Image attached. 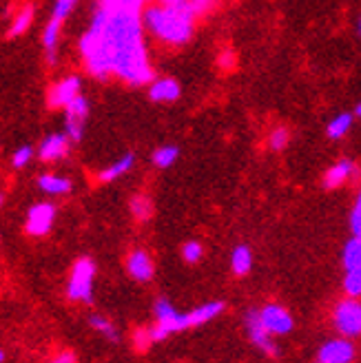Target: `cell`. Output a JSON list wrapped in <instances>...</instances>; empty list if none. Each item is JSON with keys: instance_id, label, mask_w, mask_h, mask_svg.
Wrapping results in <instances>:
<instances>
[{"instance_id": "cell-33", "label": "cell", "mask_w": 361, "mask_h": 363, "mask_svg": "<svg viewBox=\"0 0 361 363\" xmlns=\"http://www.w3.org/2000/svg\"><path fill=\"white\" fill-rule=\"evenodd\" d=\"M218 3H220V0H189V5H191V9L195 11L197 18L204 16V13H209Z\"/></svg>"}, {"instance_id": "cell-25", "label": "cell", "mask_w": 361, "mask_h": 363, "mask_svg": "<svg viewBox=\"0 0 361 363\" xmlns=\"http://www.w3.org/2000/svg\"><path fill=\"white\" fill-rule=\"evenodd\" d=\"M80 0H53V9H51V18L49 21H56V23H65L67 18L74 13V9L78 7Z\"/></svg>"}, {"instance_id": "cell-17", "label": "cell", "mask_w": 361, "mask_h": 363, "mask_svg": "<svg viewBox=\"0 0 361 363\" xmlns=\"http://www.w3.org/2000/svg\"><path fill=\"white\" fill-rule=\"evenodd\" d=\"M38 189L45 193V195H51V197H60V195H67L74 189L71 184V179L60 175V173H43L38 177Z\"/></svg>"}, {"instance_id": "cell-13", "label": "cell", "mask_w": 361, "mask_h": 363, "mask_svg": "<svg viewBox=\"0 0 361 363\" xmlns=\"http://www.w3.org/2000/svg\"><path fill=\"white\" fill-rule=\"evenodd\" d=\"M355 175H359V169L355 162L350 157H341L326 173H323V189H337L341 184H346V182L352 179Z\"/></svg>"}, {"instance_id": "cell-31", "label": "cell", "mask_w": 361, "mask_h": 363, "mask_svg": "<svg viewBox=\"0 0 361 363\" xmlns=\"http://www.w3.org/2000/svg\"><path fill=\"white\" fill-rule=\"evenodd\" d=\"M153 343V335H151V328H138L133 333V348L138 352H147Z\"/></svg>"}, {"instance_id": "cell-21", "label": "cell", "mask_w": 361, "mask_h": 363, "mask_svg": "<svg viewBox=\"0 0 361 363\" xmlns=\"http://www.w3.org/2000/svg\"><path fill=\"white\" fill-rule=\"evenodd\" d=\"M341 264H344L346 270L361 266V238H357V235H352L344 250H341Z\"/></svg>"}, {"instance_id": "cell-34", "label": "cell", "mask_w": 361, "mask_h": 363, "mask_svg": "<svg viewBox=\"0 0 361 363\" xmlns=\"http://www.w3.org/2000/svg\"><path fill=\"white\" fill-rule=\"evenodd\" d=\"M102 3L120 5V7H135V9H144V3H147V0H102Z\"/></svg>"}, {"instance_id": "cell-1", "label": "cell", "mask_w": 361, "mask_h": 363, "mask_svg": "<svg viewBox=\"0 0 361 363\" xmlns=\"http://www.w3.org/2000/svg\"><path fill=\"white\" fill-rule=\"evenodd\" d=\"M142 9L98 0L78 43L84 71L96 80L118 78L129 86L153 80V65L144 40Z\"/></svg>"}, {"instance_id": "cell-32", "label": "cell", "mask_w": 361, "mask_h": 363, "mask_svg": "<svg viewBox=\"0 0 361 363\" xmlns=\"http://www.w3.org/2000/svg\"><path fill=\"white\" fill-rule=\"evenodd\" d=\"M350 230L357 238H361V191L355 199V206H352V213H350Z\"/></svg>"}, {"instance_id": "cell-18", "label": "cell", "mask_w": 361, "mask_h": 363, "mask_svg": "<svg viewBox=\"0 0 361 363\" xmlns=\"http://www.w3.org/2000/svg\"><path fill=\"white\" fill-rule=\"evenodd\" d=\"M222 311H224V303H222V301H209V303L197 306L195 311L189 313L191 328H193V325H204V323H209L211 319L218 317Z\"/></svg>"}, {"instance_id": "cell-36", "label": "cell", "mask_w": 361, "mask_h": 363, "mask_svg": "<svg viewBox=\"0 0 361 363\" xmlns=\"http://www.w3.org/2000/svg\"><path fill=\"white\" fill-rule=\"evenodd\" d=\"M220 65H222V67H231V65H233V58H231V51H226V53H224V56L220 58Z\"/></svg>"}, {"instance_id": "cell-27", "label": "cell", "mask_w": 361, "mask_h": 363, "mask_svg": "<svg viewBox=\"0 0 361 363\" xmlns=\"http://www.w3.org/2000/svg\"><path fill=\"white\" fill-rule=\"evenodd\" d=\"M89 325H91L94 330H98L100 335H104L109 341H118V330L116 325L106 319V317H100V315H94L91 319H89Z\"/></svg>"}, {"instance_id": "cell-40", "label": "cell", "mask_w": 361, "mask_h": 363, "mask_svg": "<svg viewBox=\"0 0 361 363\" xmlns=\"http://www.w3.org/2000/svg\"><path fill=\"white\" fill-rule=\"evenodd\" d=\"M359 35H361V18H359Z\"/></svg>"}, {"instance_id": "cell-30", "label": "cell", "mask_w": 361, "mask_h": 363, "mask_svg": "<svg viewBox=\"0 0 361 363\" xmlns=\"http://www.w3.org/2000/svg\"><path fill=\"white\" fill-rule=\"evenodd\" d=\"M202 255H204V248H202L200 242H187L182 246V259L187 264H197L202 259Z\"/></svg>"}, {"instance_id": "cell-28", "label": "cell", "mask_w": 361, "mask_h": 363, "mask_svg": "<svg viewBox=\"0 0 361 363\" xmlns=\"http://www.w3.org/2000/svg\"><path fill=\"white\" fill-rule=\"evenodd\" d=\"M33 147H29V144H23V147H18L11 155V167L13 169H27L31 162H33Z\"/></svg>"}, {"instance_id": "cell-6", "label": "cell", "mask_w": 361, "mask_h": 363, "mask_svg": "<svg viewBox=\"0 0 361 363\" xmlns=\"http://www.w3.org/2000/svg\"><path fill=\"white\" fill-rule=\"evenodd\" d=\"M89 111H91V106H89V100L84 96H78L74 102L65 108V133L69 135V140L74 144L80 142L82 135H84Z\"/></svg>"}, {"instance_id": "cell-10", "label": "cell", "mask_w": 361, "mask_h": 363, "mask_svg": "<svg viewBox=\"0 0 361 363\" xmlns=\"http://www.w3.org/2000/svg\"><path fill=\"white\" fill-rule=\"evenodd\" d=\"M260 319L264 323V328L270 333V335H288L293 330V317L291 313L286 311L284 306L279 303H268L260 311Z\"/></svg>"}, {"instance_id": "cell-42", "label": "cell", "mask_w": 361, "mask_h": 363, "mask_svg": "<svg viewBox=\"0 0 361 363\" xmlns=\"http://www.w3.org/2000/svg\"><path fill=\"white\" fill-rule=\"evenodd\" d=\"M317 363H321V361H317Z\"/></svg>"}, {"instance_id": "cell-16", "label": "cell", "mask_w": 361, "mask_h": 363, "mask_svg": "<svg viewBox=\"0 0 361 363\" xmlns=\"http://www.w3.org/2000/svg\"><path fill=\"white\" fill-rule=\"evenodd\" d=\"M135 164V155L133 153H124L120 155L118 160H113L109 167H104L100 173H98V182H102V184H109V182H116L120 179L122 175H126Z\"/></svg>"}, {"instance_id": "cell-26", "label": "cell", "mask_w": 361, "mask_h": 363, "mask_svg": "<svg viewBox=\"0 0 361 363\" xmlns=\"http://www.w3.org/2000/svg\"><path fill=\"white\" fill-rule=\"evenodd\" d=\"M344 293L348 297H361V266L346 270L344 277Z\"/></svg>"}, {"instance_id": "cell-3", "label": "cell", "mask_w": 361, "mask_h": 363, "mask_svg": "<svg viewBox=\"0 0 361 363\" xmlns=\"http://www.w3.org/2000/svg\"><path fill=\"white\" fill-rule=\"evenodd\" d=\"M191 328L189 313H177L169 299L155 301V325L151 328L153 341H165L167 337Z\"/></svg>"}, {"instance_id": "cell-35", "label": "cell", "mask_w": 361, "mask_h": 363, "mask_svg": "<svg viewBox=\"0 0 361 363\" xmlns=\"http://www.w3.org/2000/svg\"><path fill=\"white\" fill-rule=\"evenodd\" d=\"M49 363H76V354L74 352H58Z\"/></svg>"}, {"instance_id": "cell-4", "label": "cell", "mask_w": 361, "mask_h": 363, "mask_svg": "<svg viewBox=\"0 0 361 363\" xmlns=\"http://www.w3.org/2000/svg\"><path fill=\"white\" fill-rule=\"evenodd\" d=\"M94 279H96V264L89 257H80L74 268H71L69 284H67V295L71 301H82L89 303L94 299Z\"/></svg>"}, {"instance_id": "cell-8", "label": "cell", "mask_w": 361, "mask_h": 363, "mask_svg": "<svg viewBox=\"0 0 361 363\" xmlns=\"http://www.w3.org/2000/svg\"><path fill=\"white\" fill-rule=\"evenodd\" d=\"M53 222H56V206L49 202H38L27 213L25 230H27V235H31V238H45V235L51 230Z\"/></svg>"}, {"instance_id": "cell-41", "label": "cell", "mask_w": 361, "mask_h": 363, "mask_svg": "<svg viewBox=\"0 0 361 363\" xmlns=\"http://www.w3.org/2000/svg\"><path fill=\"white\" fill-rule=\"evenodd\" d=\"M0 202H3V197H0Z\"/></svg>"}, {"instance_id": "cell-15", "label": "cell", "mask_w": 361, "mask_h": 363, "mask_svg": "<svg viewBox=\"0 0 361 363\" xmlns=\"http://www.w3.org/2000/svg\"><path fill=\"white\" fill-rule=\"evenodd\" d=\"M179 96H182V89H179L177 80L173 78H153L149 82V98L153 102H175Z\"/></svg>"}, {"instance_id": "cell-29", "label": "cell", "mask_w": 361, "mask_h": 363, "mask_svg": "<svg viewBox=\"0 0 361 363\" xmlns=\"http://www.w3.org/2000/svg\"><path fill=\"white\" fill-rule=\"evenodd\" d=\"M288 142H291V131L284 129V126H275V129L268 133V147L273 149V151L286 149Z\"/></svg>"}, {"instance_id": "cell-5", "label": "cell", "mask_w": 361, "mask_h": 363, "mask_svg": "<svg viewBox=\"0 0 361 363\" xmlns=\"http://www.w3.org/2000/svg\"><path fill=\"white\" fill-rule=\"evenodd\" d=\"M333 325L341 337H361V299L346 297L337 301L333 311Z\"/></svg>"}, {"instance_id": "cell-2", "label": "cell", "mask_w": 361, "mask_h": 363, "mask_svg": "<svg viewBox=\"0 0 361 363\" xmlns=\"http://www.w3.org/2000/svg\"><path fill=\"white\" fill-rule=\"evenodd\" d=\"M197 16L191 9L189 0L184 3H153L142 9L144 31L169 47L187 45L195 33Z\"/></svg>"}, {"instance_id": "cell-9", "label": "cell", "mask_w": 361, "mask_h": 363, "mask_svg": "<svg viewBox=\"0 0 361 363\" xmlns=\"http://www.w3.org/2000/svg\"><path fill=\"white\" fill-rule=\"evenodd\" d=\"M355 357H357V348L348 337L331 339L317 352V361L321 363H352Z\"/></svg>"}, {"instance_id": "cell-12", "label": "cell", "mask_w": 361, "mask_h": 363, "mask_svg": "<svg viewBox=\"0 0 361 363\" xmlns=\"http://www.w3.org/2000/svg\"><path fill=\"white\" fill-rule=\"evenodd\" d=\"M71 142L67 133H49L38 147V157L43 162H60L69 155L71 151Z\"/></svg>"}, {"instance_id": "cell-22", "label": "cell", "mask_w": 361, "mask_h": 363, "mask_svg": "<svg viewBox=\"0 0 361 363\" xmlns=\"http://www.w3.org/2000/svg\"><path fill=\"white\" fill-rule=\"evenodd\" d=\"M179 157V149L175 147V144H165V147H157L151 155L153 164L157 169H171L175 162Z\"/></svg>"}, {"instance_id": "cell-11", "label": "cell", "mask_w": 361, "mask_h": 363, "mask_svg": "<svg viewBox=\"0 0 361 363\" xmlns=\"http://www.w3.org/2000/svg\"><path fill=\"white\" fill-rule=\"evenodd\" d=\"M246 328H248V335H250V341L255 343V346L268 354V357H277L279 350L275 346V341H273V335H270L266 328H264V323L260 319V311H248L246 315Z\"/></svg>"}, {"instance_id": "cell-37", "label": "cell", "mask_w": 361, "mask_h": 363, "mask_svg": "<svg viewBox=\"0 0 361 363\" xmlns=\"http://www.w3.org/2000/svg\"><path fill=\"white\" fill-rule=\"evenodd\" d=\"M355 116H357V118H361V102H359V104H357V108H355Z\"/></svg>"}, {"instance_id": "cell-24", "label": "cell", "mask_w": 361, "mask_h": 363, "mask_svg": "<svg viewBox=\"0 0 361 363\" xmlns=\"http://www.w3.org/2000/svg\"><path fill=\"white\" fill-rule=\"evenodd\" d=\"M350 126H352V116L350 113H339L335 116L328 126H326V135L331 140H341L348 131H350Z\"/></svg>"}, {"instance_id": "cell-14", "label": "cell", "mask_w": 361, "mask_h": 363, "mask_svg": "<svg viewBox=\"0 0 361 363\" xmlns=\"http://www.w3.org/2000/svg\"><path fill=\"white\" fill-rule=\"evenodd\" d=\"M126 270H129V275L135 281H149L155 272V266H153V259L147 250L135 248L129 252V257H126Z\"/></svg>"}, {"instance_id": "cell-38", "label": "cell", "mask_w": 361, "mask_h": 363, "mask_svg": "<svg viewBox=\"0 0 361 363\" xmlns=\"http://www.w3.org/2000/svg\"><path fill=\"white\" fill-rule=\"evenodd\" d=\"M157 3H184V0H157Z\"/></svg>"}, {"instance_id": "cell-19", "label": "cell", "mask_w": 361, "mask_h": 363, "mask_svg": "<svg viewBox=\"0 0 361 363\" xmlns=\"http://www.w3.org/2000/svg\"><path fill=\"white\" fill-rule=\"evenodd\" d=\"M33 16H35V9L29 3L18 9L16 16H13V21H11V25H9V38H18V35H23L31 27Z\"/></svg>"}, {"instance_id": "cell-7", "label": "cell", "mask_w": 361, "mask_h": 363, "mask_svg": "<svg viewBox=\"0 0 361 363\" xmlns=\"http://www.w3.org/2000/svg\"><path fill=\"white\" fill-rule=\"evenodd\" d=\"M80 91H82V80H80V76H76V74L65 76V78H60L58 82H53V84H51L49 96H47L49 106H51V108H67L78 96H82Z\"/></svg>"}, {"instance_id": "cell-39", "label": "cell", "mask_w": 361, "mask_h": 363, "mask_svg": "<svg viewBox=\"0 0 361 363\" xmlns=\"http://www.w3.org/2000/svg\"><path fill=\"white\" fill-rule=\"evenodd\" d=\"M3 361H5V352H3V350H0V363H3Z\"/></svg>"}, {"instance_id": "cell-20", "label": "cell", "mask_w": 361, "mask_h": 363, "mask_svg": "<svg viewBox=\"0 0 361 363\" xmlns=\"http://www.w3.org/2000/svg\"><path fill=\"white\" fill-rule=\"evenodd\" d=\"M231 268L238 277L248 275V270L252 268V252L248 246H238L231 255Z\"/></svg>"}, {"instance_id": "cell-23", "label": "cell", "mask_w": 361, "mask_h": 363, "mask_svg": "<svg viewBox=\"0 0 361 363\" xmlns=\"http://www.w3.org/2000/svg\"><path fill=\"white\" fill-rule=\"evenodd\" d=\"M129 208H131V215L135 217L138 222H147V220H151V215H153V202H151V197H147V195H133Z\"/></svg>"}]
</instances>
